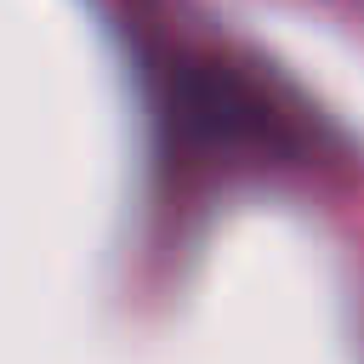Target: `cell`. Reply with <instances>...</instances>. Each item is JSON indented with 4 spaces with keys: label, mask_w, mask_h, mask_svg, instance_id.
I'll list each match as a JSON object with an SVG mask.
<instances>
[{
    "label": "cell",
    "mask_w": 364,
    "mask_h": 364,
    "mask_svg": "<svg viewBox=\"0 0 364 364\" xmlns=\"http://www.w3.org/2000/svg\"><path fill=\"white\" fill-rule=\"evenodd\" d=\"M159 159L176 199H205L250 176H296L330 159L324 119L262 63L188 28L142 17Z\"/></svg>",
    "instance_id": "6da1fadb"
}]
</instances>
